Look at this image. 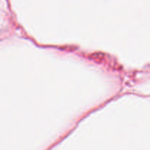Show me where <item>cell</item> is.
Masks as SVG:
<instances>
[{"instance_id":"cell-1","label":"cell","mask_w":150,"mask_h":150,"mask_svg":"<svg viewBox=\"0 0 150 150\" xmlns=\"http://www.w3.org/2000/svg\"><path fill=\"white\" fill-rule=\"evenodd\" d=\"M90 57V59H92L98 60V61H100V60L104 59V58H105V55H104L103 54H102V53H95V54L90 55V57Z\"/></svg>"}]
</instances>
